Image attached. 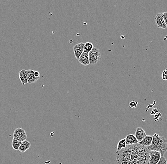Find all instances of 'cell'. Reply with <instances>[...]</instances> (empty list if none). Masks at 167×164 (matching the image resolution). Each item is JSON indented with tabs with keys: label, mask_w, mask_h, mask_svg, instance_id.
Here are the masks:
<instances>
[{
	"label": "cell",
	"mask_w": 167,
	"mask_h": 164,
	"mask_svg": "<svg viewBox=\"0 0 167 164\" xmlns=\"http://www.w3.org/2000/svg\"><path fill=\"white\" fill-rule=\"evenodd\" d=\"M148 148L149 151H159L161 156H164L167 151V140L164 137H160L158 134L155 133L152 144Z\"/></svg>",
	"instance_id": "1"
},
{
	"label": "cell",
	"mask_w": 167,
	"mask_h": 164,
	"mask_svg": "<svg viewBox=\"0 0 167 164\" xmlns=\"http://www.w3.org/2000/svg\"><path fill=\"white\" fill-rule=\"evenodd\" d=\"M118 164H133L137 157H133L127 148H123L115 152Z\"/></svg>",
	"instance_id": "2"
},
{
	"label": "cell",
	"mask_w": 167,
	"mask_h": 164,
	"mask_svg": "<svg viewBox=\"0 0 167 164\" xmlns=\"http://www.w3.org/2000/svg\"><path fill=\"white\" fill-rule=\"evenodd\" d=\"M101 56V51L99 48L94 47L93 49L88 53L90 64L94 65L100 61Z\"/></svg>",
	"instance_id": "3"
},
{
	"label": "cell",
	"mask_w": 167,
	"mask_h": 164,
	"mask_svg": "<svg viewBox=\"0 0 167 164\" xmlns=\"http://www.w3.org/2000/svg\"><path fill=\"white\" fill-rule=\"evenodd\" d=\"M13 138H15L23 142L27 138V135L25 130L21 128H17L14 130L13 134Z\"/></svg>",
	"instance_id": "4"
},
{
	"label": "cell",
	"mask_w": 167,
	"mask_h": 164,
	"mask_svg": "<svg viewBox=\"0 0 167 164\" xmlns=\"http://www.w3.org/2000/svg\"><path fill=\"white\" fill-rule=\"evenodd\" d=\"M160 152L153 150H149V164H157L161 157Z\"/></svg>",
	"instance_id": "5"
},
{
	"label": "cell",
	"mask_w": 167,
	"mask_h": 164,
	"mask_svg": "<svg viewBox=\"0 0 167 164\" xmlns=\"http://www.w3.org/2000/svg\"><path fill=\"white\" fill-rule=\"evenodd\" d=\"M85 43H80L75 45L73 48V51L74 53L75 56L78 60H79L80 56L81 55L84 51Z\"/></svg>",
	"instance_id": "6"
},
{
	"label": "cell",
	"mask_w": 167,
	"mask_h": 164,
	"mask_svg": "<svg viewBox=\"0 0 167 164\" xmlns=\"http://www.w3.org/2000/svg\"><path fill=\"white\" fill-rule=\"evenodd\" d=\"M155 22L157 26L159 28L166 29L167 26L165 24V21L163 18V13H159L157 14L155 17Z\"/></svg>",
	"instance_id": "7"
},
{
	"label": "cell",
	"mask_w": 167,
	"mask_h": 164,
	"mask_svg": "<svg viewBox=\"0 0 167 164\" xmlns=\"http://www.w3.org/2000/svg\"><path fill=\"white\" fill-rule=\"evenodd\" d=\"M19 79L23 86L28 83V78L27 71L25 69H23L19 72Z\"/></svg>",
	"instance_id": "8"
},
{
	"label": "cell",
	"mask_w": 167,
	"mask_h": 164,
	"mask_svg": "<svg viewBox=\"0 0 167 164\" xmlns=\"http://www.w3.org/2000/svg\"><path fill=\"white\" fill-rule=\"evenodd\" d=\"M134 135L136 138L137 140H138V142L141 141L147 136L145 131L144 129L141 127L137 128Z\"/></svg>",
	"instance_id": "9"
},
{
	"label": "cell",
	"mask_w": 167,
	"mask_h": 164,
	"mask_svg": "<svg viewBox=\"0 0 167 164\" xmlns=\"http://www.w3.org/2000/svg\"><path fill=\"white\" fill-rule=\"evenodd\" d=\"M78 61L83 66H86L89 65L90 64V62L88 57V53L83 52L81 55L80 56Z\"/></svg>",
	"instance_id": "10"
},
{
	"label": "cell",
	"mask_w": 167,
	"mask_h": 164,
	"mask_svg": "<svg viewBox=\"0 0 167 164\" xmlns=\"http://www.w3.org/2000/svg\"><path fill=\"white\" fill-rule=\"evenodd\" d=\"M152 140H153V136L147 135L141 141L138 142V144L144 146L149 147L151 145Z\"/></svg>",
	"instance_id": "11"
},
{
	"label": "cell",
	"mask_w": 167,
	"mask_h": 164,
	"mask_svg": "<svg viewBox=\"0 0 167 164\" xmlns=\"http://www.w3.org/2000/svg\"><path fill=\"white\" fill-rule=\"evenodd\" d=\"M27 71L28 78V83L31 84V83H34L39 80V78H37L34 75V72L35 71L34 70L29 69Z\"/></svg>",
	"instance_id": "12"
},
{
	"label": "cell",
	"mask_w": 167,
	"mask_h": 164,
	"mask_svg": "<svg viewBox=\"0 0 167 164\" xmlns=\"http://www.w3.org/2000/svg\"><path fill=\"white\" fill-rule=\"evenodd\" d=\"M126 143L127 145H131L133 144H137L138 143V140H137L136 138L135 135L133 134H129L127 135L126 138Z\"/></svg>",
	"instance_id": "13"
},
{
	"label": "cell",
	"mask_w": 167,
	"mask_h": 164,
	"mask_svg": "<svg viewBox=\"0 0 167 164\" xmlns=\"http://www.w3.org/2000/svg\"><path fill=\"white\" fill-rule=\"evenodd\" d=\"M31 146V143L28 141L25 140L21 142L18 150L22 153L25 152L28 149H29Z\"/></svg>",
	"instance_id": "14"
},
{
	"label": "cell",
	"mask_w": 167,
	"mask_h": 164,
	"mask_svg": "<svg viewBox=\"0 0 167 164\" xmlns=\"http://www.w3.org/2000/svg\"><path fill=\"white\" fill-rule=\"evenodd\" d=\"M21 142H22L20 140H17L15 138H13L12 142V147L14 150H18Z\"/></svg>",
	"instance_id": "15"
},
{
	"label": "cell",
	"mask_w": 167,
	"mask_h": 164,
	"mask_svg": "<svg viewBox=\"0 0 167 164\" xmlns=\"http://www.w3.org/2000/svg\"><path fill=\"white\" fill-rule=\"evenodd\" d=\"M126 139L124 138L122 140H120L118 143L117 146V151H120L121 149L123 148H126Z\"/></svg>",
	"instance_id": "16"
},
{
	"label": "cell",
	"mask_w": 167,
	"mask_h": 164,
	"mask_svg": "<svg viewBox=\"0 0 167 164\" xmlns=\"http://www.w3.org/2000/svg\"><path fill=\"white\" fill-rule=\"evenodd\" d=\"M94 48L93 44L90 42H86L85 43V46H84V52H86V53H89Z\"/></svg>",
	"instance_id": "17"
},
{
	"label": "cell",
	"mask_w": 167,
	"mask_h": 164,
	"mask_svg": "<svg viewBox=\"0 0 167 164\" xmlns=\"http://www.w3.org/2000/svg\"><path fill=\"white\" fill-rule=\"evenodd\" d=\"M157 164H167V160L164 156H161L160 160Z\"/></svg>",
	"instance_id": "18"
},
{
	"label": "cell",
	"mask_w": 167,
	"mask_h": 164,
	"mask_svg": "<svg viewBox=\"0 0 167 164\" xmlns=\"http://www.w3.org/2000/svg\"><path fill=\"white\" fill-rule=\"evenodd\" d=\"M162 78L163 80H167V68L163 71L162 74Z\"/></svg>",
	"instance_id": "19"
},
{
	"label": "cell",
	"mask_w": 167,
	"mask_h": 164,
	"mask_svg": "<svg viewBox=\"0 0 167 164\" xmlns=\"http://www.w3.org/2000/svg\"><path fill=\"white\" fill-rule=\"evenodd\" d=\"M138 104V102H136L135 101H133L131 102H130L129 106L131 108H136L137 106V105Z\"/></svg>",
	"instance_id": "20"
},
{
	"label": "cell",
	"mask_w": 167,
	"mask_h": 164,
	"mask_svg": "<svg viewBox=\"0 0 167 164\" xmlns=\"http://www.w3.org/2000/svg\"><path fill=\"white\" fill-rule=\"evenodd\" d=\"M163 18L164 20L165 21V24L167 26V12H165L164 13H163Z\"/></svg>",
	"instance_id": "21"
},
{
	"label": "cell",
	"mask_w": 167,
	"mask_h": 164,
	"mask_svg": "<svg viewBox=\"0 0 167 164\" xmlns=\"http://www.w3.org/2000/svg\"><path fill=\"white\" fill-rule=\"evenodd\" d=\"M161 114L160 113H158L156 114L155 116L154 117V120L155 121H157V120H159V119L161 117Z\"/></svg>",
	"instance_id": "22"
},
{
	"label": "cell",
	"mask_w": 167,
	"mask_h": 164,
	"mask_svg": "<svg viewBox=\"0 0 167 164\" xmlns=\"http://www.w3.org/2000/svg\"><path fill=\"white\" fill-rule=\"evenodd\" d=\"M34 75L37 78H40V74L39 73V72L37 71H36L34 72Z\"/></svg>",
	"instance_id": "23"
}]
</instances>
